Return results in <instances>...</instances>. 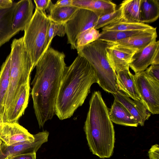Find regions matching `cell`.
Instances as JSON below:
<instances>
[{"label": "cell", "instance_id": "36", "mask_svg": "<svg viewBox=\"0 0 159 159\" xmlns=\"http://www.w3.org/2000/svg\"><path fill=\"white\" fill-rule=\"evenodd\" d=\"M155 64H159V50L157 51L154 55L151 64V65Z\"/></svg>", "mask_w": 159, "mask_h": 159}, {"label": "cell", "instance_id": "37", "mask_svg": "<svg viewBox=\"0 0 159 159\" xmlns=\"http://www.w3.org/2000/svg\"><path fill=\"white\" fill-rule=\"evenodd\" d=\"M3 109H0V131L2 123L3 122L2 121V117H3ZM2 143V142L0 139V147L1 143Z\"/></svg>", "mask_w": 159, "mask_h": 159}, {"label": "cell", "instance_id": "27", "mask_svg": "<svg viewBox=\"0 0 159 159\" xmlns=\"http://www.w3.org/2000/svg\"><path fill=\"white\" fill-rule=\"evenodd\" d=\"M66 34L65 24L56 22L50 20L45 46V52L50 47L54 37L57 35L62 37Z\"/></svg>", "mask_w": 159, "mask_h": 159}, {"label": "cell", "instance_id": "32", "mask_svg": "<svg viewBox=\"0 0 159 159\" xmlns=\"http://www.w3.org/2000/svg\"><path fill=\"white\" fill-rule=\"evenodd\" d=\"M150 159H159V148L157 144L152 145L148 152Z\"/></svg>", "mask_w": 159, "mask_h": 159}, {"label": "cell", "instance_id": "31", "mask_svg": "<svg viewBox=\"0 0 159 159\" xmlns=\"http://www.w3.org/2000/svg\"><path fill=\"white\" fill-rule=\"evenodd\" d=\"M36 8L46 13L45 11L48 9L51 2L50 0H34Z\"/></svg>", "mask_w": 159, "mask_h": 159}, {"label": "cell", "instance_id": "6", "mask_svg": "<svg viewBox=\"0 0 159 159\" xmlns=\"http://www.w3.org/2000/svg\"><path fill=\"white\" fill-rule=\"evenodd\" d=\"M50 22L46 13L35 8L31 21L24 30L23 42L33 69L45 52Z\"/></svg>", "mask_w": 159, "mask_h": 159}, {"label": "cell", "instance_id": "24", "mask_svg": "<svg viewBox=\"0 0 159 159\" xmlns=\"http://www.w3.org/2000/svg\"><path fill=\"white\" fill-rule=\"evenodd\" d=\"M11 55L7 57L0 70V109H3L4 102L9 85Z\"/></svg>", "mask_w": 159, "mask_h": 159}, {"label": "cell", "instance_id": "33", "mask_svg": "<svg viewBox=\"0 0 159 159\" xmlns=\"http://www.w3.org/2000/svg\"><path fill=\"white\" fill-rule=\"evenodd\" d=\"M72 1L73 0H58L54 4V5L56 7H60L71 6Z\"/></svg>", "mask_w": 159, "mask_h": 159}, {"label": "cell", "instance_id": "11", "mask_svg": "<svg viewBox=\"0 0 159 159\" xmlns=\"http://www.w3.org/2000/svg\"><path fill=\"white\" fill-rule=\"evenodd\" d=\"M34 139V135L18 123L2 122L1 124L0 139L2 143L8 146Z\"/></svg>", "mask_w": 159, "mask_h": 159}, {"label": "cell", "instance_id": "25", "mask_svg": "<svg viewBox=\"0 0 159 159\" xmlns=\"http://www.w3.org/2000/svg\"><path fill=\"white\" fill-rule=\"evenodd\" d=\"M154 28V27L145 23L127 22L121 20L102 28V30L122 31L146 30Z\"/></svg>", "mask_w": 159, "mask_h": 159}, {"label": "cell", "instance_id": "30", "mask_svg": "<svg viewBox=\"0 0 159 159\" xmlns=\"http://www.w3.org/2000/svg\"><path fill=\"white\" fill-rule=\"evenodd\" d=\"M144 72L148 78L154 82H159V64L151 65Z\"/></svg>", "mask_w": 159, "mask_h": 159}, {"label": "cell", "instance_id": "15", "mask_svg": "<svg viewBox=\"0 0 159 159\" xmlns=\"http://www.w3.org/2000/svg\"><path fill=\"white\" fill-rule=\"evenodd\" d=\"M159 50V41H153L143 49L136 52L129 67L136 74L145 70L151 65L154 55Z\"/></svg>", "mask_w": 159, "mask_h": 159}, {"label": "cell", "instance_id": "19", "mask_svg": "<svg viewBox=\"0 0 159 159\" xmlns=\"http://www.w3.org/2000/svg\"><path fill=\"white\" fill-rule=\"evenodd\" d=\"M16 2L11 8L0 9V47L19 32L13 30L11 25L13 16Z\"/></svg>", "mask_w": 159, "mask_h": 159}, {"label": "cell", "instance_id": "23", "mask_svg": "<svg viewBox=\"0 0 159 159\" xmlns=\"http://www.w3.org/2000/svg\"><path fill=\"white\" fill-rule=\"evenodd\" d=\"M141 0H126L120 4L122 9L121 20L140 22V7Z\"/></svg>", "mask_w": 159, "mask_h": 159}, {"label": "cell", "instance_id": "9", "mask_svg": "<svg viewBox=\"0 0 159 159\" xmlns=\"http://www.w3.org/2000/svg\"><path fill=\"white\" fill-rule=\"evenodd\" d=\"M49 135L48 132L45 130L33 135V140L20 142L11 146L2 142L0 147V159L36 153L42 145L47 142Z\"/></svg>", "mask_w": 159, "mask_h": 159}, {"label": "cell", "instance_id": "13", "mask_svg": "<svg viewBox=\"0 0 159 159\" xmlns=\"http://www.w3.org/2000/svg\"><path fill=\"white\" fill-rule=\"evenodd\" d=\"M34 8L31 0H21L16 2L12 21L13 30L18 32L25 30L32 18Z\"/></svg>", "mask_w": 159, "mask_h": 159}, {"label": "cell", "instance_id": "8", "mask_svg": "<svg viewBox=\"0 0 159 159\" xmlns=\"http://www.w3.org/2000/svg\"><path fill=\"white\" fill-rule=\"evenodd\" d=\"M134 80L141 99L152 114L159 113V82L147 77L144 71L134 75Z\"/></svg>", "mask_w": 159, "mask_h": 159}, {"label": "cell", "instance_id": "22", "mask_svg": "<svg viewBox=\"0 0 159 159\" xmlns=\"http://www.w3.org/2000/svg\"><path fill=\"white\" fill-rule=\"evenodd\" d=\"M79 8L73 6L57 7L51 2L47 10L50 20L58 23L65 24L71 18Z\"/></svg>", "mask_w": 159, "mask_h": 159}, {"label": "cell", "instance_id": "21", "mask_svg": "<svg viewBox=\"0 0 159 159\" xmlns=\"http://www.w3.org/2000/svg\"><path fill=\"white\" fill-rule=\"evenodd\" d=\"M159 16V1L141 0L139 22L150 23L156 21Z\"/></svg>", "mask_w": 159, "mask_h": 159}, {"label": "cell", "instance_id": "16", "mask_svg": "<svg viewBox=\"0 0 159 159\" xmlns=\"http://www.w3.org/2000/svg\"><path fill=\"white\" fill-rule=\"evenodd\" d=\"M156 28L149 30L138 35L115 42L113 45L135 52H138L156 40Z\"/></svg>", "mask_w": 159, "mask_h": 159}, {"label": "cell", "instance_id": "2", "mask_svg": "<svg viewBox=\"0 0 159 159\" xmlns=\"http://www.w3.org/2000/svg\"><path fill=\"white\" fill-rule=\"evenodd\" d=\"M94 83H98L95 70L85 58L78 55L65 67L55 103V115L61 120L71 117L83 104Z\"/></svg>", "mask_w": 159, "mask_h": 159}, {"label": "cell", "instance_id": "20", "mask_svg": "<svg viewBox=\"0 0 159 159\" xmlns=\"http://www.w3.org/2000/svg\"><path fill=\"white\" fill-rule=\"evenodd\" d=\"M116 76L118 90L133 100L141 99L135 83L134 75L129 69L118 72Z\"/></svg>", "mask_w": 159, "mask_h": 159}, {"label": "cell", "instance_id": "34", "mask_svg": "<svg viewBox=\"0 0 159 159\" xmlns=\"http://www.w3.org/2000/svg\"><path fill=\"white\" fill-rule=\"evenodd\" d=\"M14 2L11 0H0V9H5L11 7Z\"/></svg>", "mask_w": 159, "mask_h": 159}, {"label": "cell", "instance_id": "10", "mask_svg": "<svg viewBox=\"0 0 159 159\" xmlns=\"http://www.w3.org/2000/svg\"><path fill=\"white\" fill-rule=\"evenodd\" d=\"M112 95L114 99L120 102L133 116L139 124L144 125L151 113L141 99L133 100L119 90Z\"/></svg>", "mask_w": 159, "mask_h": 159}, {"label": "cell", "instance_id": "5", "mask_svg": "<svg viewBox=\"0 0 159 159\" xmlns=\"http://www.w3.org/2000/svg\"><path fill=\"white\" fill-rule=\"evenodd\" d=\"M112 44L97 39L77 48L78 55L85 58L96 73L98 84L105 91L114 94L118 90L116 73L110 65L106 56V49Z\"/></svg>", "mask_w": 159, "mask_h": 159}, {"label": "cell", "instance_id": "17", "mask_svg": "<svg viewBox=\"0 0 159 159\" xmlns=\"http://www.w3.org/2000/svg\"><path fill=\"white\" fill-rule=\"evenodd\" d=\"M72 5L91 11L99 17L113 12L116 5L108 0H73Z\"/></svg>", "mask_w": 159, "mask_h": 159}, {"label": "cell", "instance_id": "29", "mask_svg": "<svg viewBox=\"0 0 159 159\" xmlns=\"http://www.w3.org/2000/svg\"><path fill=\"white\" fill-rule=\"evenodd\" d=\"M121 17L122 9L120 6L118 9L114 12L99 17L94 28L97 30L121 20Z\"/></svg>", "mask_w": 159, "mask_h": 159}, {"label": "cell", "instance_id": "14", "mask_svg": "<svg viewBox=\"0 0 159 159\" xmlns=\"http://www.w3.org/2000/svg\"><path fill=\"white\" fill-rule=\"evenodd\" d=\"M30 81L22 86L3 123H18L28 106L30 94Z\"/></svg>", "mask_w": 159, "mask_h": 159}, {"label": "cell", "instance_id": "4", "mask_svg": "<svg viewBox=\"0 0 159 159\" xmlns=\"http://www.w3.org/2000/svg\"><path fill=\"white\" fill-rule=\"evenodd\" d=\"M9 85L4 102L2 121L11 107L22 86L30 80L33 69L31 61L25 48L23 37L15 39L11 44Z\"/></svg>", "mask_w": 159, "mask_h": 159}, {"label": "cell", "instance_id": "18", "mask_svg": "<svg viewBox=\"0 0 159 159\" xmlns=\"http://www.w3.org/2000/svg\"><path fill=\"white\" fill-rule=\"evenodd\" d=\"M110 118L116 124L137 127L139 124L133 116L119 102L114 99L109 111Z\"/></svg>", "mask_w": 159, "mask_h": 159}, {"label": "cell", "instance_id": "26", "mask_svg": "<svg viewBox=\"0 0 159 159\" xmlns=\"http://www.w3.org/2000/svg\"><path fill=\"white\" fill-rule=\"evenodd\" d=\"M147 30L130 31H102L100 33V36L98 39L113 43L119 41L138 35Z\"/></svg>", "mask_w": 159, "mask_h": 159}, {"label": "cell", "instance_id": "12", "mask_svg": "<svg viewBox=\"0 0 159 159\" xmlns=\"http://www.w3.org/2000/svg\"><path fill=\"white\" fill-rule=\"evenodd\" d=\"M107 60L112 68L117 73L129 69L134 51L112 45L106 49Z\"/></svg>", "mask_w": 159, "mask_h": 159}, {"label": "cell", "instance_id": "1", "mask_svg": "<svg viewBox=\"0 0 159 159\" xmlns=\"http://www.w3.org/2000/svg\"><path fill=\"white\" fill-rule=\"evenodd\" d=\"M65 57L64 52L50 47L35 66L31 94L40 128L55 115L56 100L66 66Z\"/></svg>", "mask_w": 159, "mask_h": 159}, {"label": "cell", "instance_id": "35", "mask_svg": "<svg viewBox=\"0 0 159 159\" xmlns=\"http://www.w3.org/2000/svg\"><path fill=\"white\" fill-rule=\"evenodd\" d=\"M12 157L13 159H36V153L18 155Z\"/></svg>", "mask_w": 159, "mask_h": 159}, {"label": "cell", "instance_id": "38", "mask_svg": "<svg viewBox=\"0 0 159 159\" xmlns=\"http://www.w3.org/2000/svg\"><path fill=\"white\" fill-rule=\"evenodd\" d=\"M5 159H13L12 157H8Z\"/></svg>", "mask_w": 159, "mask_h": 159}, {"label": "cell", "instance_id": "3", "mask_svg": "<svg viewBox=\"0 0 159 159\" xmlns=\"http://www.w3.org/2000/svg\"><path fill=\"white\" fill-rule=\"evenodd\" d=\"M89 103L84 129L89 149L100 158H109L114 148L115 132L109 109L99 91L93 93Z\"/></svg>", "mask_w": 159, "mask_h": 159}, {"label": "cell", "instance_id": "7", "mask_svg": "<svg viewBox=\"0 0 159 159\" xmlns=\"http://www.w3.org/2000/svg\"><path fill=\"white\" fill-rule=\"evenodd\" d=\"M99 17L93 12L84 9L79 8L65 24L67 43L71 49H76L77 38L80 33L95 27Z\"/></svg>", "mask_w": 159, "mask_h": 159}, {"label": "cell", "instance_id": "28", "mask_svg": "<svg viewBox=\"0 0 159 159\" xmlns=\"http://www.w3.org/2000/svg\"><path fill=\"white\" fill-rule=\"evenodd\" d=\"M100 36V33L99 30L94 27L90 28L84 31L79 34L77 38L76 49L98 39Z\"/></svg>", "mask_w": 159, "mask_h": 159}]
</instances>
